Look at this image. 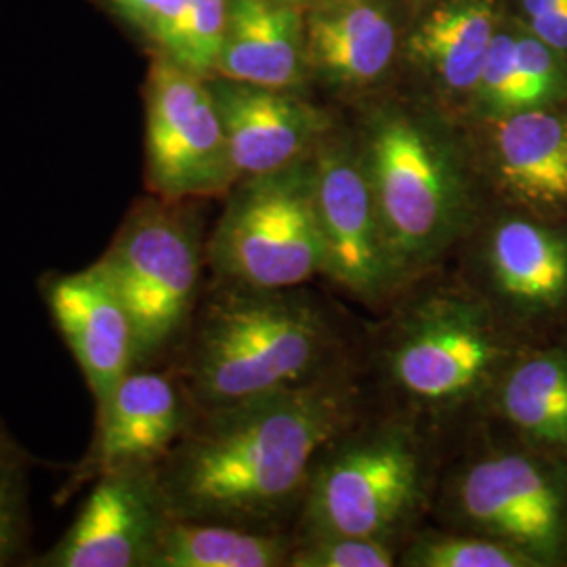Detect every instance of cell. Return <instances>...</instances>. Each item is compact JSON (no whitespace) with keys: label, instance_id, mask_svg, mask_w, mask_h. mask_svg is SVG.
<instances>
[{"label":"cell","instance_id":"obj_1","mask_svg":"<svg viewBox=\"0 0 567 567\" xmlns=\"http://www.w3.org/2000/svg\"><path fill=\"white\" fill-rule=\"evenodd\" d=\"M351 414L343 385L305 381L215 408H196L156 466L175 519L265 527L295 503L322 447Z\"/></svg>","mask_w":567,"mask_h":567},{"label":"cell","instance_id":"obj_2","mask_svg":"<svg viewBox=\"0 0 567 567\" xmlns=\"http://www.w3.org/2000/svg\"><path fill=\"white\" fill-rule=\"evenodd\" d=\"M358 145L391 257L404 278L437 259L471 217L463 147L440 110L402 100L365 110Z\"/></svg>","mask_w":567,"mask_h":567},{"label":"cell","instance_id":"obj_3","mask_svg":"<svg viewBox=\"0 0 567 567\" xmlns=\"http://www.w3.org/2000/svg\"><path fill=\"white\" fill-rule=\"evenodd\" d=\"M183 381L196 408L309 381L328 349L324 320L286 290L217 282L187 332Z\"/></svg>","mask_w":567,"mask_h":567},{"label":"cell","instance_id":"obj_4","mask_svg":"<svg viewBox=\"0 0 567 567\" xmlns=\"http://www.w3.org/2000/svg\"><path fill=\"white\" fill-rule=\"evenodd\" d=\"M192 204L154 194L137 200L97 259L131 318L135 368L156 364L196 316L206 246Z\"/></svg>","mask_w":567,"mask_h":567},{"label":"cell","instance_id":"obj_5","mask_svg":"<svg viewBox=\"0 0 567 567\" xmlns=\"http://www.w3.org/2000/svg\"><path fill=\"white\" fill-rule=\"evenodd\" d=\"M311 156L229 189L206 243L217 282L290 290L324 274Z\"/></svg>","mask_w":567,"mask_h":567},{"label":"cell","instance_id":"obj_6","mask_svg":"<svg viewBox=\"0 0 567 567\" xmlns=\"http://www.w3.org/2000/svg\"><path fill=\"white\" fill-rule=\"evenodd\" d=\"M143 102L150 194L194 203L227 196L238 173L208 81L150 51Z\"/></svg>","mask_w":567,"mask_h":567},{"label":"cell","instance_id":"obj_7","mask_svg":"<svg viewBox=\"0 0 567 567\" xmlns=\"http://www.w3.org/2000/svg\"><path fill=\"white\" fill-rule=\"evenodd\" d=\"M421 456L400 431H377L337 450L309 486L316 534L386 538L421 496Z\"/></svg>","mask_w":567,"mask_h":567},{"label":"cell","instance_id":"obj_8","mask_svg":"<svg viewBox=\"0 0 567 567\" xmlns=\"http://www.w3.org/2000/svg\"><path fill=\"white\" fill-rule=\"evenodd\" d=\"M489 313L466 299L421 305L391 347V377L408 398L426 405L473 400L503 360Z\"/></svg>","mask_w":567,"mask_h":567},{"label":"cell","instance_id":"obj_9","mask_svg":"<svg viewBox=\"0 0 567 567\" xmlns=\"http://www.w3.org/2000/svg\"><path fill=\"white\" fill-rule=\"evenodd\" d=\"M311 158L324 274L349 292L374 301L402 274L386 244L360 145L332 128Z\"/></svg>","mask_w":567,"mask_h":567},{"label":"cell","instance_id":"obj_10","mask_svg":"<svg viewBox=\"0 0 567 567\" xmlns=\"http://www.w3.org/2000/svg\"><path fill=\"white\" fill-rule=\"evenodd\" d=\"M173 515L156 466L100 473L60 540L28 567H152Z\"/></svg>","mask_w":567,"mask_h":567},{"label":"cell","instance_id":"obj_11","mask_svg":"<svg viewBox=\"0 0 567 567\" xmlns=\"http://www.w3.org/2000/svg\"><path fill=\"white\" fill-rule=\"evenodd\" d=\"M400 0H320L305 11L311 82L347 97L372 95L402 63Z\"/></svg>","mask_w":567,"mask_h":567},{"label":"cell","instance_id":"obj_12","mask_svg":"<svg viewBox=\"0 0 567 567\" xmlns=\"http://www.w3.org/2000/svg\"><path fill=\"white\" fill-rule=\"evenodd\" d=\"M458 508L468 526L526 550L538 564L564 545V498L547 473L524 454H496L466 468Z\"/></svg>","mask_w":567,"mask_h":567},{"label":"cell","instance_id":"obj_13","mask_svg":"<svg viewBox=\"0 0 567 567\" xmlns=\"http://www.w3.org/2000/svg\"><path fill=\"white\" fill-rule=\"evenodd\" d=\"M206 81L224 121L238 182L301 163L334 128L330 114L307 102L303 93L224 76Z\"/></svg>","mask_w":567,"mask_h":567},{"label":"cell","instance_id":"obj_14","mask_svg":"<svg viewBox=\"0 0 567 567\" xmlns=\"http://www.w3.org/2000/svg\"><path fill=\"white\" fill-rule=\"evenodd\" d=\"M42 297L102 408L135 368V332L105 269L95 261L72 274H47Z\"/></svg>","mask_w":567,"mask_h":567},{"label":"cell","instance_id":"obj_15","mask_svg":"<svg viewBox=\"0 0 567 567\" xmlns=\"http://www.w3.org/2000/svg\"><path fill=\"white\" fill-rule=\"evenodd\" d=\"M194 414L196 404L185 381L154 365L133 368L97 408L95 440L84 473L97 477L122 466H158L182 440Z\"/></svg>","mask_w":567,"mask_h":567},{"label":"cell","instance_id":"obj_16","mask_svg":"<svg viewBox=\"0 0 567 567\" xmlns=\"http://www.w3.org/2000/svg\"><path fill=\"white\" fill-rule=\"evenodd\" d=\"M505 13L503 0H423L408 21L402 63L444 107L468 112Z\"/></svg>","mask_w":567,"mask_h":567},{"label":"cell","instance_id":"obj_17","mask_svg":"<svg viewBox=\"0 0 567 567\" xmlns=\"http://www.w3.org/2000/svg\"><path fill=\"white\" fill-rule=\"evenodd\" d=\"M213 76L305 93L311 72L303 9L278 0H229L224 44Z\"/></svg>","mask_w":567,"mask_h":567},{"label":"cell","instance_id":"obj_18","mask_svg":"<svg viewBox=\"0 0 567 567\" xmlns=\"http://www.w3.org/2000/svg\"><path fill=\"white\" fill-rule=\"evenodd\" d=\"M567 100V53L538 39L513 13L505 16L468 105V116L489 122L517 112L555 107Z\"/></svg>","mask_w":567,"mask_h":567},{"label":"cell","instance_id":"obj_19","mask_svg":"<svg viewBox=\"0 0 567 567\" xmlns=\"http://www.w3.org/2000/svg\"><path fill=\"white\" fill-rule=\"evenodd\" d=\"M486 124L489 168L505 194L532 208L567 203V114L540 107Z\"/></svg>","mask_w":567,"mask_h":567},{"label":"cell","instance_id":"obj_20","mask_svg":"<svg viewBox=\"0 0 567 567\" xmlns=\"http://www.w3.org/2000/svg\"><path fill=\"white\" fill-rule=\"evenodd\" d=\"M487 264L498 290L526 307H555L567 295V243L545 225L505 219L487 240Z\"/></svg>","mask_w":567,"mask_h":567},{"label":"cell","instance_id":"obj_21","mask_svg":"<svg viewBox=\"0 0 567 567\" xmlns=\"http://www.w3.org/2000/svg\"><path fill=\"white\" fill-rule=\"evenodd\" d=\"M290 545L265 527L175 519L164 529L152 567L288 566Z\"/></svg>","mask_w":567,"mask_h":567},{"label":"cell","instance_id":"obj_22","mask_svg":"<svg viewBox=\"0 0 567 567\" xmlns=\"http://www.w3.org/2000/svg\"><path fill=\"white\" fill-rule=\"evenodd\" d=\"M501 408L534 442L567 447V355L536 353L513 365L501 386Z\"/></svg>","mask_w":567,"mask_h":567},{"label":"cell","instance_id":"obj_23","mask_svg":"<svg viewBox=\"0 0 567 567\" xmlns=\"http://www.w3.org/2000/svg\"><path fill=\"white\" fill-rule=\"evenodd\" d=\"M229 0H187L173 32L158 49L183 68L210 79L224 44Z\"/></svg>","mask_w":567,"mask_h":567},{"label":"cell","instance_id":"obj_24","mask_svg":"<svg viewBox=\"0 0 567 567\" xmlns=\"http://www.w3.org/2000/svg\"><path fill=\"white\" fill-rule=\"evenodd\" d=\"M404 564L416 567L538 566V561L526 550L486 534L426 536L410 548Z\"/></svg>","mask_w":567,"mask_h":567},{"label":"cell","instance_id":"obj_25","mask_svg":"<svg viewBox=\"0 0 567 567\" xmlns=\"http://www.w3.org/2000/svg\"><path fill=\"white\" fill-rule=\"evenodd\" d=\"M30 456L18 450L0 456V567L23 566L30 538Z\"/></svg>","mask_w":567,"mask_h":567},{"label":"cell","instance_id":"obj_26","mask_svg":"<svg viewBox=\"0 0 567 567\" xmlns=\"http://www.w3.org/2000/svg\"><path fill=\"white\" fill-rule=\"evenodd\" d=\"M395 555L385 538L316 534V540L290 550L292 567H391Z\"/></svg>","mask_w":567,"mask_h":567},{"label":"cell","instance_id":"obj_27","mask_svg":"<svg viewBox=\"0 0 567 567\" xmlns=\"http://www.w3.org/2000/svg\"><path fill=\"white\" fill-rule=\"evenodd\" d=\"M150 51L163 49L187 0H93Z\"/></svg>","mask_w":567,"mask_h":567},{"label":"cell","instance_id":"obj_28","mask_svg":"<svg viewBox=\"0 0 567 567\" xmlns=\"http://www.w3.org/2000/svg\"><path fill=\"white\" fill-rule=\"evenodd\" d=\"M524 23L538 39L567 53V4H561L547 13H540Z\"/></svg>","mask_w":567,"mask_h":567},{"label":"cell","instance_id":"obj_29","mask_svg":"<svg viewBox=\"0 0 567 567\" xmlns=\"http://www.w3.org/2000/svg\"><path fill=\"white\" fill-rule=\"evenodd\" d=\"M561 4H567V0H515V18L517 20L527 21L540 13L553 11Z\"/></svg>","mask_w":567,"mask_h":567},{"label":"cell","instance_id":"obj_30","mask_svg":"<svg viewBox=\"0 0 567 567\" xmlns=\"http://www.w3.org/2000/svg\"><path fill=\"white\" fill-rule=\"evenodd\" d=\"M18 450H21V447L18 446V442L9 435L7 426L2 425V421H0V456H2V454L18 452Z\"/></svg>","mask_w":567,"mask_h":567},{"label":"cell","instance_id":"obj_31","mask_svg":"<svg viewBox=\"0 0 567 567\" xmlns=\"http://www.w3.org/2000/svg\"><path fill=\"white\" fill-rule=\"evenodd\" d=\"M278 2H284V4H292V7H299V9L307 11L309 7H313V4H316V2H320V0H278Z\"/></svg>","mask_w":567,"mask_h":567}]
</instances>
